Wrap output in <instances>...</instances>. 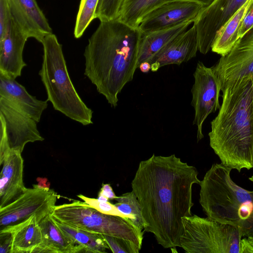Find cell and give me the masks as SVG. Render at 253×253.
Instances as JSON below:
<instances>
[{"mask_svg": "<svg viewBox=\"0 0 253 253\" xmlns=\"http://www.w3.org/2000/svg\"><path fill=\"white\" fill-rule=\"evenodd\" d=\"M252 28H253V3L250 6L242 23L239 33V39Z\"/></svg>", "mask_w": 253, "mask_h": 253, "instance_id": "31", "label": "cell"}, {"mask_svg": "<svg viewBox=\"0 0 253 253\" xmlns=\"http://www.w3.org/2000/svg\"><path fill=\"white\" fill-rule=\"evenodd\" d=\"M231 169L213 164L200 186V199L208 217L238 227L243 237H253V191L236 184Z\"/></svg>", "mask_w": 253, "mask_h": 253, "instance_id": "4", "label": "cell"}, {"mask_svg": "<svg viewBox=\"0 0 253 253\" xmlns=\"http://www.w3.org/2000/svg\"><path fill=\"white\" fill-rule=\"evenodd\" d=\"M23 159L21 153L15 151L7 153L0 165V208L14 202L27 189L23 182Z\"/></svg>", "mask_w": 253, "mask_h": 253, "instance_id": "17", "label": "cell"}, {"mask_svg": "<svg viewBox=\"0 0 253 253\" xmlns=\"http://www.w3.org/2000/svg\"><path fill=\"white\" fill-rule=\"evenodd\" d=\"M138 68L142 73H146L151 70V64L148 61H145L141 63Z\"/></svg>", "mask_w": 253, "mask_h": 253, "instance_id": "35", "label": "cell"}, {"mask_svg": "<svg viewBox=\"0 0 253 253\" xmlns=\"http://www.w3.org/2000/svg\"><path fill=\"white\" fill-rule=\"evenodd\" d=\"M11 17L27 34L41 42L52 33L47 19L36 0H8Z\"/></svg>", "mask_w": 253, "mask_h": 253, "instance_id": "16", "label": "cell"}, {"mask_svg": "<svg viewBox=\"0 0 253 253\" xmlns=\"http://www.w3.org/2000/svg\"><path fill=\"white\" fill-rule=\"evenodd\" d=\"M247 0H214L194 19L198 50L207 54L219 29Z\"/></svg>", "mask_w": 253, "mask_h": 253, "instance_id": "11", "label": "cell"}, {"mask_svg": "<svg viewBox=\"0 0 253 253\" xmlns=\"http://www.w3.org/2000/svg\"><path fill=\"white\" fill-rule=\"evenodd\" d=\"M198 45L196 30L193 26L179 34L157 52L148 62L156 72L164 66L180 65L196 56Z\"/></svg>", "mask_w": 253, "mask_h": 253, "instance_id": "15", "label": "cell"}, {"mask_svg": "<svg viewBox=\"0 0 253 253\" xmlns=\"http://www.w3.org/2000/svg\"><path fill=\"white\" fill-rule=\"evenodd\" d=\"M222 102L211 122L210 145L223 165L240 172L253 168V76L221 89Z\"/></svg>", "mask_w": 253, "mask_h": 253, "instance_id": "3", "label": "cell"}, {"mask_svg": "<svg viewBox=\"0 0 253 253\" xmlns=\"http://www.w3.org/2000/svg\"><path fill=\"white\" fill-rule=\"evenodd\" d=\"M240 253H253V237H243L240 243Z\"/></svg>", "mask_w": 253, "mask_h": 253, "instance_id": "33", "label": "cell"}, {"mask_svg": "<svg viewBox=\"0 0 253 253\" xmlns=\"http://www.w3.org/2000/svg\"><path fill=\"white\" fill-rule=\"evenodd\" d=\"M249 180L253 182V175L249 178Z\"/></svg>", "mask_w": 253, "mask_h": 253, "instance_id": "39", "label": "cell"}, {"mask_svg": "<svg viewBox=\"0 0 253 253\" xmlns=\"http://www.w3.org/2000/svg\"><path fill=\"white\" fill-rule=\"evenodd\" d=\"M123 0H99L95 18L100 21L117 19Z\"/></svg>", "mask_w": 253, "mask_h": 253, "instance_id": "27", "label": "cell"}, {"mask_svg": "<svg viewBox=\"0 0 253 253\" xmlns=\"http://www.w3.org/2000/svg\"><path fill=\"white\" fill-rule=\"evenodd\" d=\"M39 179V183L38 184V185H39L40 187H44V188H49V185L47 184V179H46L45 181L44 180L46 179V178H38Z\"/></svg>", "mask_w": 253, "mask_h": 253, "instance_id": "37", "label": "cell"}, {"mask_svg": "<svg viewBox=\"0 0 253 253\" xmlns=\"http://www.w3.org/2000/svg\"><path fill=\"white\" fill-rule=\"evenodd\" d=\"M194 83L191 89V105L195 110L193 124L197 127V138L199 142L204 137V122L212 113L219 109V97L221 84L212 68L203 62L197 63L193 74Z\"/></svg>", "mask_w": 253, "mask_h": 253, "instance_id": "10", "label": "cell"}, {"mask_svg": "<svg viewBox=\"0 0 253 253\" xmlns=\"http://www.w3.org/2000/svg\"><path fill=\"white\" fill-rule=\"evenodd\" d=\"M180 247L188 253H240L239 228L197 215L182 219Z\"/></svg>", "mask_w": 253, "mask_h": 253, "instance_id": "7", "label": "cell"}, {"mask_svg": "<svg viewBox=\"0 0 253 253\" xmlns=\"http://www.w3.org/2000/svg\"><path fill=\"white\" fill-rule=\"evenodd\" d=\"M12 241V234L10 232L0 231V253H10Z\"/></svg>", "mask_w": 253, "mask_h": 253, "instance_id": "32", "label": "cell"}, {"mask_svg": "<svg viewBox=\"0 0 253 253\" xmlns=\"http://www.w3.org/2000/svg\"><path fill=\"white\" fill-rule=\"evenodd\" d=\"M58 195L52 189L33 185L14 202L0 208V230L35 215L39 223L51 214Z\"/></svg>", "mask_w": 253, "mask_h": 253, "instance_id": "9", "label": "cell"}, {"mask_svg": "<svg viewBox=\"0 0 253 253\" xmlns=\"http://www.w3.org/2000/svg\"><path fill=\"white\" fill-rule=\"evenodd\" d=\"M0 97L21 113L34 119L37 123L48 106L47 100L37 99L30 95L25 87L15 79L0 74Z\"/></svg>", "mask_w": 253, "mask_h": 253, "instance_id": "18", "label": "cell"}, {"mask_svg": "<svg viewBox=\"0 0 253 253\" xmlns=\"http://www.w3.org/2000/svg\"><path fill=\"white\" fill-rule=\"evenodd\" d=\"M52 217L60 222L88 231L107 235L129 241L141 249L143 231L129 219L106 214L84 202L55 206Z\"/></svg>", "mask_w": 253, "mask_h": 253, "instance_id": "6", "label": "cell"}, {"mask_svg": "<svg viewBox=\"0 0 253 253\" xmlns=\"http://www.w3.org/2000/svg\"><path fill=\"white\" fill-rule=\"evenodd\" d=\"M42 241L33 253H76L86 252L85 248L76 243L57 226L51 214L40 222Z\"/></svg>", "mask_w": 253, "mask_h": 253, "instance_id": "19", "label": "cell"}, {"mask_svg": "<svg viewBox=\"0 0 253 253\" xmlns=\"http://www.w3.org/2000/svg\"><path fill=\"white\" fill-rule=\"evenodd\" d=\"M77 196L85 203L101 213L129 219L120 212L115 205L111 204L109 201H100L98 199L88 198L82 194H79Z\"/></svg>", "mask_w": 253, "mask_h": 253, "instance_id": "29", "label": "cell"}, {"mask_svg": "<svg viewBox=\"0 0 253 253\" xmlns=\"http://www.w3.org/2000/svg\"><path fill=\"white\" fill-rule=\"evenodd\" d=\"M99 0H81L77 15L74 35L79 39L88 25L95 19V12Z\"/></svg>", "mask_w": 253, "mask_h": 253, "instance_id": "26", "label": "cell"}, {"mask_svg": "<svg viewBox=\"0 0 253 253\" xmlns=\"http://www.w3.org/2000/svg\"><path fill=\"white\" fill-rule=\"evenodd\" d=\"M194 1L203 5L204 7L209 5L214 0H184Z\"/></svg>", "mask_w": 253, "mask_h": 253, "instance_id": "36", "label": "cell"}, {"mask_svg": "<svg viewBox=\"0 0 253 253\" xmlns=\"http://www.w3.org/2000/svg\"><path fill=\"white\" fill-rule=\"evenodd\" d=\"M53 219L57 226L65 235L76 243L85 248L86 253H103L106 252V250L109 249L103 234L74 227L54 218Z\"/></svg>", "mask_w": 253, "mask_h": 253, "instance_id": "24", "label": "cell"}, {"mask_svg": "<svg viewBox=\"0 0 253 253\" xmlns=\"http://www.w3.org/2000/svg\"><path fill=\"white\" fill-rule=\"evenodd\" d=\"M253 0H247L217 32L211 50L221 56L228 54L239 39V31Z\"/></svg>", "mask_w": 253, "mask_h": 253, "instance_id": "21", "label": "cell"}, {"mask_svg": "<svg viewBox=\"0 0 253 253\" xmlns=\"http://www.w3.org/2000/svg\"><path fill=\"white\" fill-rule=\"evenodd\" d=\"M211 68L221 82V89L243 77L253 76V28Z\"/></svg>", "mask_w": 253, "mask_h": 253, "instance_id": "12", "label": "cell"}, {"mask_svg": "<svg viewBox=\"0 0 253 253\" xmlns=\"http://www.w3.org/2000/svg\"><path fill=\"white\" fill-rule=\"evenodd\" d=\"M97 199L100 201H108L109 200L108 198L104 196V195L98 194Z\"/></svg>", "mask_w": 253, "mask_h": 253, "instance_id": "38", "label": "cell"}, {"mask_svg": "<svg viewBox=\"0 0 253 253\" xmlns=\"http://www.w3.org/2000/svg\"><path fill=\"white\" fill-rule=\"evenodd\" d=\"M114 204L118 210L126 217L129 218L138 229H144L141 207L139 201L132 191L117 196Z\"/></svg>", "mask_w": 253, "mask_h": 253, "instance_id": "25", "label": "cell"}, {"mask_svg": "<svg viewBox=\"0 0 253 253\" xmlns=\"http://www.w3.org/2000/svg\"><path fill=\"white\" fill-rule=\"evenodd\" d=\"M10 232V253H32L42 241L41 228L35 215L17 224L0 230Z\"/></svg>", "mask_w": 253, "mask_h": 253, "instance_id": "20", "label": "cell"}, {"mask_svg": "<svg viewBox=\"0 0 253 253\" xmlns=\"http://www.w3.org/2000/svg\"><path fill=\"white\" fill-rule=\"evenodd\" d=\"M98 194L104 195L110 200H115L117 197L110 184L103 183Z\"/></svg>", "mask_w": 253, "mask_h": 253, "instance_id": "34", "label": "cell"}, {"mask_svg": "<svg viewBox=\"0 0 253 253\" xmlns=\"http://www.w3.org/2000/svg\"></svg>", "mask_w": 253, "mask_h": 253, "instance_id": "40", "label": "cell"}, {"mask_svg": "<svg viewBox=\"0 0 253 253\" xmlns=\"http://www.w3.org/2000/svg\"><path fill=\"white\" fill-rule=\"evenodd\" d=\"M204 6L184 0H169L147 14L138 27L142 35L161 31L194 20Z\"/></svg>", "mask_w": 253, "mask_h": 253, "instance_id": "13", "label": "cell"}, {"mask_svg": "<svg viewBox=\"0 0 253 253\" xmlns=\"http://www.w3.org/2000/svg\"><path fill=\"white\" fill-rule=\"evenodd\" d=\"M142 34L117 19L101 21L88 39L84 56V74L111 107L118 94L133 80L137 68Z\"/></svg>", "mask_w": 253, "mask_h": 253, "instance_id": "2", "label": "cell"}, {"mask_svg": "<svg viewBox=\"0 0 253 253\" xmlns=\"http://www.w3.org/2000/svg\"><path fill=\"white\" fill-rule=\"evenodd\" d=\"M29 36L11 17L0 38V74L16 79L27 66L23 52Z\"/></svg>", "mask_w": 253, "mask_h": 253, "instance_id": "14", "label": "cell"}, {"mask_svg": "<svg viewBox=\"0 0 253 253\" xmlns=\"http://www.w3.org/2000/svg\"><path fill=\"white\" fill-rule=\"evenodd\" d=\"M169 0H123L117 20L133 28H138L144 18Z\"/></svg>", "mask_w": 253, "mask_h": 253, "instance_id": "23", "label": "cell"}, {"mask_svg": "<svg viewBox=\"0 0 253 253\" xmlns=\"http://www.w3.org/2000/svg\"><path fill=\"white\" fill-rule=\"evenodd\" d=\"M109 249L114 253H138L141 249L133 243L123 238L103 235Z\"/></svg>", "mask_w": 253, "mask_h": 253, "instance_id": "28", "label": "cell"}, {"mask_svg": "<svg viewBox=\"0 0 253 253\" xmlns=\"http://www.w3.org/2000/svg\"><path fill=\"white\" fill-rule=\"evenodd\" d=\"M194 20L183 22L170 28L142 35L139 46L137 68L141 63L148 61L169 42L186 31Z\"/></svg>", "mask_w": 253, "mask_h": 253, "instance_id": "22", "label": "cell"}, {"mask_svg": "<svg viewBox=\"0 0 253 253\" xmlns=\"http://www.w3.org/2000/svg\"><path fill=\"white\" fill-rule=\"evenodd\" d=\"M0 162L11 151L22 153L29 142L42 141L34 119L24 115L0 97Z\"/></svg>", "mask_w": 253, "mask_h": 253, "instance_id": "8", "label": "cell"}, {"mask_svg": "<svg viewBox=\"0 0 253 253\" xmlns=\"http://www.w3.org/2000/svg\"><path fill=\"white\" fill-rule=\"evenodd\" d=\"M41 42L43 55L39 75L47 101L55 110L74 121L84 126L92 124L93 112L81 98L70 79L62 45L56 36L53 33L47 35Z\"/></svg>", "mask_w": 253, "mask_h": 253, "instance_id": "5", "label": "cell"}, {"mask_svg": "<svg viewBox=\"0 0 253 253\" xmlns=\"http://www.w3.org/2000/svg\"><path fill=\"white\" fill-rule=\"evenodd\" d=\"M196 168L174 154H153L140 162L131 185L141 207L145 231L164 248L180 247L182 219L191 216L192 186L200 184Z\"/></svg>", "mask_w": 253, "mask_h": 253, "instance_id": "1", "label": "cell"}, {"mask_svg": "<svg viewBox=\"0 0 253 253\" xmlns=\"http://www.w3.org/2000/svg\"><path fill=\"white\" fill-rule=\"evenodd\" d=\"M11 18L8 0H0V38Z\"/></svg>", "mask_w": 253, "mask_h": 253, "instance_id": "30", "label": "cell"}]
</instances>
